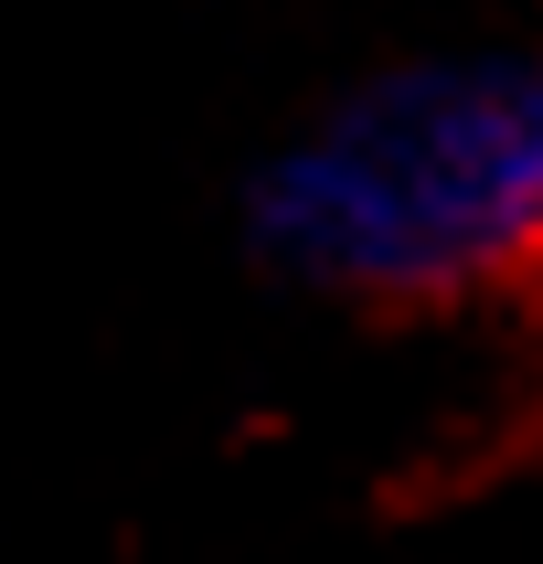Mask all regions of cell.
Wrapping results in <instances>:
<instances>
[{"label":"cell","mask_w":543,"mask_h":564,"mask_svg":"<svg viewBox=\"0 0 543 564\" xmlns=\"http://www.w3.org/2000/svg\"><path fill=\"white\" fill-rule=\"evenodd\" d=\"M267 267L373 310H447L543 267V43H447L351 75L246 192Z\"/></svg>","instance_id":"6da1fadb"}]
</instances>
